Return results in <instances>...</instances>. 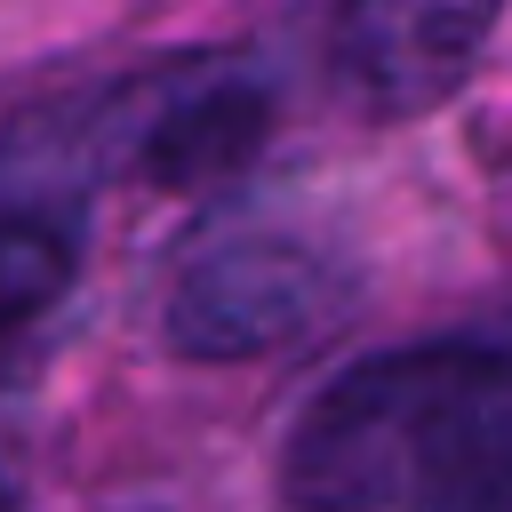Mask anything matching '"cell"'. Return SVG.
Masks as SVG:
<instances>
[{
    "mask_svg": "<svg viewBox=\"0 0 512 512\" xmlns=\"http://www.w3.org/2000/svg\"><path fill=\"white\" fill-rule=\"evenodd\" d=\"M408 512H512V408L448 440L440 464L408 488Z\"/></svg>",
    "mask_w": 512,
    "mask_h": 512,
    "instance_id": "obj_6",
    "label": "cell"
},
{
    "mask_svg": "<svg viewBox=\"0 0 512 512\" xmlns=\"http://www.w3.org/2000/svg\"><path fill=\"white\" fill-rule=\"evenodd\" d=\"M0 512H16V472H8V456H0Z\"/></svg>",
    "mask_w": 512,
    "mask_h": 512,
    "instance_id": "obj_7",
    "label": "cell"
},
{
    "mask_svg": "<svg viewBox=\"0 0 512 512\" xmlns=\"http://www.w3.org/2000/svg\"><path fill=\"white\" fill-rule=\"evenodd\" d=\"M264 136H272V96L224 64L144 72L128 88H104L88 112V144L160 192H208L240 176Z\"/></svg>",
    "mask_w": 512,
    "mask_h": 512,
    "instance_id": "obj_3",
    "label": "cell"
},
{
    "mask_svg": "<svg viewBox=\"0 0 512 512\" xmlns=\"http://www.w3.org/2000/svg\"><path fill=\"white\" fill-rule=\"evenodd\" d=\"M344 272L288 232H232L200 248L168 288V344L184 360H264L320 336L344 304Z\"/></svg>",
    "mask_w": 512,
    "mask_h": 512,
    "instance_id": "obj_2",
    "label": "cell"
},
{
    "mask_svg": "<svg viewBox=\"0 0 512 512\" xmlns=\"http://www.w3.org/2000/svg\"><path fill=\"white\" fill-rule=\"evenodd\" d=\"M496 16L504 0H336L328 56L368 120H416L472 80Z\"/></svg>",
    "mask_w": 512,
    "mask_h": 512,
    "instance_id": "obj_4",
    "label": "cell"
},
{
    "mask_svg": "<svg viewBox=\"0 0 512 512\" xmlns=\"http://www.w3.org/2000/svg\"><path fill=\"white\" fill-rule=\"evenodd\" d=\"M80 272V240L64 216H40V208H8L0 216V336L40 320Z\"/></svg>",
    "mask_w": 512,
    "mask_h": 512,
    "instance_id": "obj_5",
    "label": "cell"
},
{
    "mask_svg": "<svg viewBox=\"0 0 512 512\" xmlns=\"http://www.w3.org/2000/svg\"><path fill=\"white\" fill-rule=\"evenodd\" d=\"M512 408V352L496 344H400L320 384L280 448L296 512H392L480 416Z\"/></svg>",
    "mask_w": 512,
    "mask_h": 512,
    "instance_id": "obj_1",
    "label": "cell"
}]
</instances>
